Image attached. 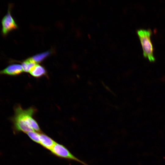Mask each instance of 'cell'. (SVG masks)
Returning <instances> with one entry per match:
<instances>
[{
	"label": "cell",
	"instance_id": "6",
	"mask_svg": "<svg viewBox=\"0 0 165 165\" xmlns=\"http://www.w3.org/2000/svg\"><path fill=\"white\" fill-rule=\"evenodd\" d=\"M39 138L40 144L45 148L50 150L57 143L50 137L42 133H39Z\"/></svg>",
	"mask_w": 165,
	"mask_h": 165
},
{
	"label": "cell",
	"instance_id": "8",
	"mask_svg": "<svg viewBox=\"0 0 165 165\" xmlns=\"http://www.w3.org/2000/svg\"><path fill=\"white\" fill-rule=\"evenodd\" d=\"M36 64L31 58H28L23 61L21 66L24 72H29L31 69Z\"/></svg>",
	"mask_w": 165,
	"mask_h": 165
},
{
	"label": "cell",
	"instance_id": "10",
	"mask_svg": "<svg viewBox=\"0 0 165 165\" xmlns=\"http://www.w3.org/2000/svg\"><path fill=\"white\" fill-rule=\"evenodd\" d=\"M29 137L34 142L40 144L39 133L34 131H30L26 133Z\"/></svg>",
	"mask_w": 165,
	"mask_h": 165
},
{
	"label": "cell",
	"instance_id": "4",
	"mask_svg": "<svg viewBox=\"0 0 165 165\" xmlns=\"http://www.w3.org/2000/svg\"><path fill=\"white\" fill-rule=\"evenodd\" d=\"M50 151L57 157L75 161L83 165H90L75 157L64 146L61 144L56 143Z\"/></svg>",
	"mask_w": 165,
	"mask_h": 165
},
{
	"label": "cell",
	"instance_id": "2",
	"mask_svg": "<svg viewBox=\"0 0 165 165\" xmlns=\"http://www.w3.org/2000/svg\"><path fill=\"white\" fill-rule=\"evenodd\" d=\"M137 33L143 50L144 56L150 61H155L153 55V48L151 40L152 32L150 29H140Z\"/></svg>",
	"mask_w": 165,
	"mask_h": 165
},
{
	"label": "cell",
	"instance_id": "9",
	"mask_svg": "<svg viewBox=\"0 0 165 165\" xmlns=\"http://www.w3.org/2000/svg\"><path fill=\"white\" fill-rule=\"evenodd\" d=\"M50 53V52L47 51L35 55L31 58L36 63L40 62L49 56Z\"/></svg>",
	"mask_w": 165,
	"mask_h": 165
},
{
	"label": "cell",
	"instance_id": "5",
	"mask_svg": "<svg viewBox=\"0 0 165 165\" xmlns=\"http://www.w3.org/2000/svg\"><path fill=\"white\" fill-rule=\"evenodd\" d=\"M23 72L21 65L19 64H12L0 71V75L16 76Z\"/></svg>",
	"mask_w": 165,
	"mask_h": 165
},
{
	"label": "cell",
	"instance_id": "1",
	"mask_svg": "<svg viewBox=\"0 0 165 165\" xmlns=\"http://www.w3.org/2000/svg\"><path fill=\"white\" fill-rule=\"evenodd\" d=\"M35 110L32 107L24 109L19 105L15 108L14 115L11 119L14 132H22L26 133L33 131L31 127L35 121L32 117Z\"/></svg>",
	"mask_w": 165,
	"mask_h": 165
},
{
	"label": "cell",
	"instance_id": "3",
	"mask_svg": "<svg viewBox=\"0 0 165 165\" xmlns=\"http://www.w3.org/2000/svg\"><path fill=\"white\" fill-rule=\"evenodd\" d=\"M12 6L11 4H9L7 13L1 20V33L4 36H6L11 31L18 28L17 24L11 14Z\"/></svg>",
	"mask_w": 165,
	"mask_h": 165
},
{
	"label": "cell",
	"instance_id": "7",
	"mask_svg": "<svg viewBox=\"0 0 165 165\" xmlns=\"http://www.w3.org/2000/svg\"><path fill=\"white\" fill-rule=\"evenodd\" d=\"M29 72L31 75L36 78H39L46 74L45 68L43 66L37 64L31 69Z\"/></svg>",
	"mask_w": 165,
	"mask_h": 165
}]
</instances>
